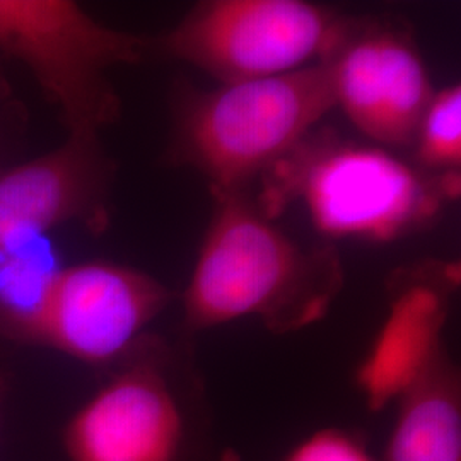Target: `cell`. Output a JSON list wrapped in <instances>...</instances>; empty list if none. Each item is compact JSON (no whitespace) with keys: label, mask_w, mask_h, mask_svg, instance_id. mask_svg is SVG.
<instances>
[{"label":"cell","mask_w":461,"mask_h":461,"mask_svg":"<svg viewBox=\"0 0 461 461\" xmlns=\"http://www.w3.org/2000/svg\"><path fill=\"white\" fill-rule=\"evenodd\" d=\"M214 197V214L183 291L185 327L200 331L257 318L285 335L321 321L346 280L337 251L299 245L249 194Z\"/></svg>","instance_id":"obj_1"},{"label":"cell","mask_w":461,"mask_h":461,"mask_svg":"<svg viewBox=\"0 0 461 461\" xmlns=\"http://www.w3.org/2000/svg\"><path fill=\"white\" fill-rule=\"evenodd\" d=\"M262 183L255 202L270 219L299 202L327 236L388 243L441 214L460 173L432 175L384 148L312 133Z\"/></svg>","instance_id":"obj_2"},{"label":"cell","mask_w":461,"mask_h":461,"mask_svg":"<svg viewBox=\"0 0 461 461\" xmlns=\"http://www.w3.org/2000/svg\"><path fill=\"white\" fill-rule=\"evenodd\" d=\"M335 108L325 62L276 77L182 87L175 99L171 158L192 166L212 195L248 194Z\"/></svg>","instance_id":"obj_3"},{"label":"cell","mask_w":461,"mask_h":461,"mask_svg":"<svg viewBox=\"0 0 461 461\" xmlns=\"http://www.w3.org/2000/svg\"><path fill=\"white\" fill-rule=\"evenodd\" d=\"M152 38L120 32L70 0H0V53L26 67L68 135L99 137L120 115L110 72L140 64Z\"/></svg>","instance_id":"obj_4"},{"label":"cell","mask_w":461,"mask_h":461,"mask_svg":"<svg viewBox=\"0 0 461 461\" xmlns=\"http://www.w3.org/2000/svg\"><path fill=\"white\" fill-rule=\"evenodd\" d=\"M352 19L306 0H205L152 38V51L221 84L257 81L321 62Z\"/></svg>","instance_id":"obj_5"},{"label":"cell","mask_w":461,"mask_h":461,"mask_svg":"<svg viewBox=\"0 0 461 461\" xmlns=\"http://www.w3.org/2000/svg\"><path fill=\"white\" fill-rule=\"evenodd\" d=\"M329 67L335 106L367 139L411 146L434 96L428 66L412 34L393 23L352 19Z\"/></svg>","instance_id":"obj_6"},{"label":"cell","mask_w":461,"mask_h":461,"mask_svg":"<svg viewBox=\"0 0 461 461\" xmlns=\"http://www.w3.org/2000/svg\"><path fill=\"white\" fill-rule=\"evenodd\" d=\"M173 299L163 282L112 262L64 267L50 296L41 344L104 366L131 357Z\"/></svg>","instance_id":"obj_7"},{"label":"cell","mask_w":461,"mask_h":461,"mask_svg":"<svg viewBox=\"0 0 461 461\" xmlns=\"http://www.w3.org/2000/svg\"><path fill=\"white\" fill-rule=\"evenodd\" d=\"M70 461H180L186 445L182 402L154 350L131 361L72 417Z\"/></svg>","instance_id":"obj_8"},{"label":"cell","mask_w":461,"mask_h":461,"mask_svg":"<svg viewBox=\"0 0 461 461\" xmlns=\"http://www.w3.org/2000/svg\"><path fill=\"white\" fill-rule=\"evenodd\" d=\"M113 163L99 137L68 135L59 148L0 171V241L68 222L108 224Z\"/></svg>","instance_id":"obj_9"},{"label":"cell","mask_w":461,"mask_h":461,"mask_svg":"<svg viewBox=\"0 0 461 461\" xmlns=\"http://www.w3.org/2000/svg\"><path fill=\"white\" fill-rule=\"evenodd\" d=\"M458 272L453 265L429 264L398 270L390 282V312L357 371L371 412L395 403L445 348L443 329Z\"/></svg>","instance_id":"obj_10"},{"label":"cell","mask_w":461,"mask_h":461,"mask_svg":"<svg viewBox=\"0 0 461 461\" xmlns=\"http://www.w3.org/2000/svg\"><path fill=\"white\" fill-rule=\"evenodd\" d=\"M395 403L383 461H461L460 371L446 348Z\"/></svg>","instance_id":"obj_11"},{"label":"cell","mask_w":461,"mask_h":461,"mask_svg":"<svg viewBox=\"0 0 461 461\" xmlns=\"http://www.w3.org/2000/svg\"><path fill=\"white\" fill-rule=\"evenodd\" d=\"M64 265L47 232H21L0 241V333L41 344L50 296Z\"/></svg>","instance_id":"obj_12"},{"label":"cell","mask_w":461,"mask_h":461,"mask_svg":"<svg viewBox=\"0 0 461 461\" xmlns=\"http://www.w3.org/2000/svg\"><path fill=\"white\" fill-rule=\"evenodd\" d=\"M417 166L432 175L460 173L461 89L436 91L413 137Z\"/></svg>","instance_id":"obj_13"},{"label":"cell","mask_w":461,"mask_h":461,"mask_svg":"<svg viewBox=\"0 0 461 461\" xmlns=\"http://www.w3.org/2000/svg\"><path fill=\"white\" fill-rule=\"evenodd\" d=\"M284 461H378L361 434L348 429L314 430L291 449Z\"/></svg>","instance_id":"obj_14"},{"label":"cell","mask_w":461,"mask_h":461,"mask_svg":"<svg viewBox=\"0 0 461 461\" xmlns=\"http://www.w3.org/2000/svg\"><path fill=\"white\" fill-rule=\"evenodd\" d=\"M217 461H245L243 460V456L236 451V449H232V447H228L222 455H221V458Z\"/></svg>","instance_id":"obj_15"},{"label":"cell","mask_w":461,"mask_h":461,"mask_svg":"<svg viewBox=\"0 0 461 461\" xmlns=\"http://www.w3.org/2000/svg\"><path fill=\"white\" fill-rule=\"evenodd\" d=\"M0 396H2V383H0Z\"/></svg>","instance_id":"obj_16"}]
</instances>
